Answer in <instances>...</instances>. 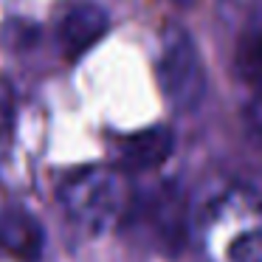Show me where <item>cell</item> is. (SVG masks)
I'll use <instances>...</instances> for the list:
<instances>
[{"label":"cell","mask_w":262,"mask_h":262,"mask_svg":"<svg viewBox=\"0 0 262 262\" xmlns=\"http://www.w3.org/2000/svg\"><path fill=\"white\" fill-rule=\"evenodd\" d=\"M46 248V234L37 217L23 209L0 211V251L20 262H40Z\"/></svg>","instance_id":"5b68a950"},{"label":"cell","mask_w":262,"mask_h":262,"mask_svg":"<svg viewBox=\"0 0 262 262\" xmlns=\"http://www.w3.org/2000/svg\"><path fill=\"white\" fill-rule=\"evenodd\" d=\"M158 79L169 104L181 113H192L206 99V68L192 34L178 23L166 26L158 48Z\"/></svg>","instance_id":"3957f363"},{"label":"cell","mask_w":262,"mask_h":262,"mask_svg":"<svg viewBox=\"0 0 262 262\" xmlns=\"http://www.w3.org/2000/svg\"><path fill=\"white\" fill-rule=\"evenodd\" d=\"M234 74L251 93L262 91V14H254L234 48Z\"/></svg>","instance_id":"52a82bcc"},{"label":"cell","mask_w":262,"mask_h":262,"mask_svg":"<svg viewBox=\"0 0 262 262\" xmlns=\"http://www.w3.org/2000/svg\"><path fill=\"white\" fill-rule=\"evenodd\" d=\"M59 206L76 228L104 234L127 211L124 178L110 166H82L59 183Z\"/></svg>","instance_id":"7a4b0ae2"},{"label":"cell","mask_w":262,"mask_h":262,"mask_svg":"<svg viewBox=\"0 0 262 262\" xmlns=\"http://www.w3.org/2000/svg\"><path fill=\"white\" fill-rule=\"evenodd\" d=\"M245 130H248V136L254 138V141L262 144V91H254L248 99V104H245Z\"/></svg>","instance_id":"ba28073f"},{"label":"cell","mask_w":262,"mask_h":262,"mask_svg":"<svg viewBox=\"0 0 262 262\" xmlns=\"http://www.w3.org/2000/svg\"><path fill=\"white\" fill-rule=\"evenodd\" d=\"M206 262H262V198L228 186L206 203L198 223Z\"/></svg>","instance_id":"6da1fadb"},{"label":"cell","mask_w":262,"mask_h":262,"mask_svg":"<svg viewBox=\"0 0 262 262\" xmlns=\"http://www.w3.org/2000/svg\"><path fill=\"white\" fill-rule=\"evenodd\" d=\"M172 147H175V138L166 127L138 130L119 141V164L133 172L155 169L172 155Z\"/></svg>","instance_id":"8992f818"},{"label":"cell","mask_w":262,"mask_h":262,"mask_svg":"<svg viewBox=\"0 0 262 262\" xmlns=\"http://www.w3.org/2000/svg\"><path fill=\"white\" fill-rule=\"evenodd\" d=\"M12 116H14V96H12V88L6 82H0V136L9 130L12 124Z\"/></svg>","instance_id":"9c48e42d"},{"label":"cell","mask_w":262,"mask_h":262,"mask_svg":"<svg viewBox=\"0 0 262 262\" xmlns=\"http://www.w3.org/2000/svg\"><path fill=\"white\" fill-rule=\"evenodd\" d=\"M110 17L99 3H74L57 20V46L68 59H79L107 34Z\"/></svg>","instance_id":"277c9868"}]
</instances>
